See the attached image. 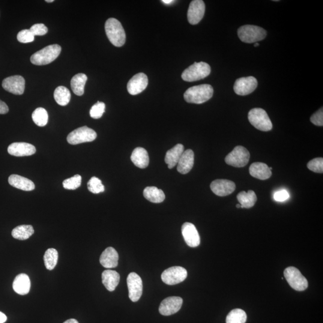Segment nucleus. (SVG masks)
Returning a JSON list of instances; mask_svg holds the SVG:
<instances>
[{"label": "nucleus", "instance_id": "f257e3e1", "mask_svg": "<svg viewBox=\"0 0 323 323\" xmlns=\"http://www.w3.org/2000/svg\"><path fill=\"white\" fill-rule=\"evenodd\" d=\"M214 89L208 84H203L188 88L184 94V98L188 103L200 104L210 100Z\"/></svg>", "mask_w": 323, "mask_h": 323}, {"label": "nucleus", "instance_id": "f03ea898", "mask_svg": "<svg viewBox=\"0 0 323 323\" xmlns=\"http://www.w3.org/2000/svg\"><path fill=\"white\" fill-rule=\"evenodd\" d=\"M108 38L114 46L122 47L126 41L125 31L122 25L115 18H109L105 24Z\"/></svg>", "mask_w": 323, "mask_h": 323}, {"label": "nucleus", "instance_id": "7ed1b4c3", "mask_svg": "<svg viewBox=\"0 0 323 323\" xmlns=\"http://www.w3.org/2000/svg\"><path fill=\"white\" fill-rule=\"evenodd\" d=\"M61 52V47L58 44H52L33 54L31 56L32 64L44 65L50 64L58 58Z\"/></svg>", "mask_w": 323, "mask_h": 323}, {"label": "nucleus", "instance_id": "20e7f679", "mask_svg": "<svg viewBox=\"0 0 323 323\" xmlns=\"http://www.w3.org/2000/svg\"><path fill=\"white\" fill-rule=\"evenodd\" d=\"M211 73V67L204 62H194L182 72L181 77L185 82H192L205 79Z\"/></svg>", "mask_w": 323, "mask_h": 323}, {"label": "nucleus", "instance_id": "39448f33", "mask_svg": "<svg viewBox=\"0 0 323 323\" xmlns=\"http://www.w3.org/2000/svg\"><path fill=\"white\" fill-rule=\"evenodd\" d=\"M267 35L266 30L261 27L246 25L242 26L238 30V37L246 43H257L266 37Z\"/></svg>", "mask_w": 323, "mask_h": 323}, {"label": "nucleus", "instance_id": "423d86ee", "mask_svg": "<svg viewBox=\"0 0 323 323\" xmlns=\"http://www.w3.org/2000/svg\"><path fill=\"white\" fill-rule=\"evenodd\" d=\"M248 121L254 128L260 131L267 132L272 129V124L267 113L260 108L251 109L248 115Z\"/></svg>", "mask_w": 323, "mask_h": 323}, {"label": "nucleus", "instance_id": "0eeeda50", "mask_svg": "<svg viewBox=\"0 0 323 323\" xmlns=\"http://www.w3.org/2000/svg\"><path fill=\"white\" fill-rule=\"evenodd\" d=\"M284 275L290 287L296 291H304L308 288V283L307 278L301 274L298 269L290 266L284 270Z\"/></svg>", "mask_w": 323, "mask_h": 323}, {"label": "nucleus", "instance_id": "6e6552de", "mask_svg": "<svg viewBox=\"0 0 323 323\" xmlns=\"http://www.w3.org/2000/svg\"><path fill=\"white\" fill-rule=\"evenodd\" d=\"M97 134L92 129L82 127L76 129L68 134L67 142L71 145H77L84 143L92 142L97 139Z\"/></svg>", "mask_w": 323, "mask_h": 323}, {"label": "nucleus", "instance_id": "1a4fd4ad", "mask_svg": "<svg viewBox=\"0 0 323 323\" xmlns=\"http://www.w3.org/2000/svg\"><path fill=\"white\" fill-rule=\"evenodd\" d=\"M250 157V153L247 149L243 146H238L226 156L225 162L229 165L242 167L247 165Z\"/></svg>", "mask_w": 323, "mask_h": 323}, {"label": "nucleus", "instance_id": "9d476101", "mask_svg": "<svg viewBox=\"0 0 323 323\" xmlns=\"http://www.w3.org/2000/svg\"><path fill=\"white\" fill-rule=\"evenodd\" d=\"M186 269L181 266H173L164 270L161 275V279L167 285H175L186 279Z\"/></svg>", "mask_w": 323, "mask_h": 323}, {"label": "nucleus", "instance_id": "9b49d317", "mask_svg": "<svg viewBox=\"0 0 323 323\" xmlns=\"http://www.w3.org/2000/svg\"><path fill=\"white\" fill-rule=\"evenodd\" d=\"M129 297L134 302L140 300L143 293V281L139 275L131 272L127 278Z\"/></svg>", "mask_w": 323, "mask_h": 323}, {"label": "nucleus", "instance_id": "f8f14e48", "mask_svg": "<svg viewBox=\"0 0 323 323\" xmlns=\"http://www.w3.org/2000/svg\"><path fill=\"white\" fill-rule=\"evenodd\" d=\"M257 85V79L253 76L239 78L236 80L233 90L238 95H247L255 91Z\"/></svg>", "mask_w": 323, "mask_h": 323}, {"label": "nucleus", "instance_id": "ddd939ff", "mask_svg": "<svg viewBox=\"0 0 323 323\" xmlns=\"http://www.w3.org/2000/svg\"><path fill=\"white\" fill-rule=\"evenodd\" d=\"M2 88L6 91L14 95H22L25 88V80L21 76H13L5 78L2 83Z\"/></svg>", "mask_w": 323, "mask_h": 323}, {"label": "nucleus", "instance_id": "4468645a", "mask_svg": "<svg viewBox=\"0 0 323 323\" xmlns=\"http://www.w3.org/2000/svg\"><path fill=\"white\" fill-rule=\"evenodd\" d=\"M182 302V299L177 296L167 298L162 301L159 311L162 316H171L178 312L181 309Z\"/></svg>", "mask_w": 323, "mask_h": 323}, {"label": "nucleus", "instance_id": "2eb2a0df", "mask_svg": "<svg viewBox=\"0 0 323 323\" xmlns=\"http://www.w3.org/2000/svg\"><path fill=\"white\" fill-rule=\"evenodd\" d=\"M205 11V5L202 0H193L190 3L187 11V19L191 25H196L202 19Z\"/></svg>", "mask_w": 323, "mask_h": 323}, {"label": "nucleus", "instance_id": "dca6fc26", "mask_svg": "<svg viewBox=\"0 0 323 323\" xmlns=\"http://www.w3.org/2000/svg\"><path fill=\"white\" fill-rule=\"evenodd\" d=\"M148 83V77L145 73H138L129 81L127 85L128 91L132 95L139 94L145 91Z\"/></svg>", "mask_w": 323, "mask_h": 323}, {"label": "nucleus", "instance_id": "f3484780", "mask_svg": "<svg viewBox=\"0 0 323 323\" xmlns=\"http://www.w3.org/2000/svg\"><path fill=\"white\" fill-rule=\"evenodd\" d=\"M210 188L212 192L216 195L226 196L235 191L236 185L229 179H218L211 182Z\"/></svg>", "mask_w": 323, "mask_h": 323}, {"label": "nucleus", "instance_id": "a211bd4d", "mask_svg": "<svg viewBox=\"0 0 323 323\" xmlns=\"http://www.w3.org/2000/svg\"><path fill=\"white\" fill-rule=\"evenodd\" d=\"M181 232L185 243L192 248L199 246L200 242L198 232L193 224L186 222L182 224Z\"/></svg>", "mask_w": 323, "mask_h": 323}, {"label": "nucleus", "instance_id": "6ab92c4d", "mask_svg": "<svg viewBox=\"0 0 323 323\" xmlns=\"http://www.w3.org/2000/svg\"><path fill=\"white\" fill-rule=\"evenodd\" d=\"M9 154L14 157H28L35 154L36 149L31 144L26 143H14L8 146Z\"/></svg>", "mask_w": 323, "mask_h": 323}, {"label": "nucleus", "instance_id": "aec40b11", "mask_svg": "<svg viewBox=\"0 0 323 323\" xmlns=\"http://www.w3.org/2000/svg\"><path fill=\"white\" fill-rule=\"evenodd\" d=\"M119 254L115 248L108 247L101 254L100 262L103 267L112 269L118 265Z\"/></svg>", "mask_w": 323, "mask_h": 323}, {"label": "nucleus", "instance_id": "412c9836", "mask_svg": "<svg viewBox=\"0 0 323 323\" xmlns=\"http://www.w3.org/2000/svg\"><path fill=\"white\" fill-rule=\"evenodd\" d=\"M194 155L193 151L188 149L184 151L177 163V170L182 174H186L193 168Z\"/></svg>", "mask_w": 323, "mask_h": 323}, {"label": "nucleus", "instance_id": "4be33fe9", "mask_svg": "<svg viewBox=\"0 0 323 323\" xmlns=\"http://www.w3.org/2000/svg\"><path fill=\"white\" fill-rule=\"evenodd\" d=\"M14 291L20 295H25L31 289V281L25 274H20L14 278L13 283Z\"/></svg>", "mask_w": 323, "mask_h": 323}, {"label": "nucleus", "instance_id": "5701e85b", "mask_svg": "<svg viewBox=\"0 0 323 323\" xmlns=\"http://www.w3.org/2000/svg\"><path fill=\"white\" fill-rule=\"evenodd\" d=\"M250 175L254 178L265 180L271 177L272 171L267 164L262 162H254L249 168Z\"/></svg>", "mask_w": 323, "mask_h": 323}, {"label": "nucleus", "instance_id": "b1692460", "mask_svg": "<svg viewBox=\"0 0 323 323\" xmlns=\"http://www.w3.org/2000/svg\"><path fill=\"white\" fill-rule=\"evenodd\" d=\"M8 183L11 186L23 191H32L35 188V184L31 180L16 174L9 176Z\"/></svg>", "mask_w": 323, "mask_h": 323}, {"label": "nucleus", "instance_id": "393cba45", "mask_svg": "<svg viewBox=\"0 0 323 323\" xmlns=\"http://www.w3.org/2000/svg\"><path fill=\"white\" fill-rule=\"evenodd\" d=\"M131 160L133 163L140 168H146L149 164V157L145 149L137 148L132 153Z\"/></svg>", "mask_w": 323, "mask_h": 323}, {"label": "nucleus", "instance_id": "a878e982", "mask_svg": "<svg viewBox=\"0 0 323 323\" xmlns=\"http://www.w3.org/2000/svg\"><path fill=\"white\" fill-rule=\"evenodd\" d=\"M184 146L181 144H178L166 152L164 161L168 165L169 169H172L177 164L182 153L184 152Z\"/></svg>", "mask_w": 323, "mask_h": 323}, {"label": "nucleus", "instance_id": "bb28decb", "mask_svg": "<svg viewBox=\"0 0 323 323\" xmlns=\"http://www.w3.org/2000/svg\"><path fill=\"white\" fill-rule=\"evenodd\" d=\"M120 275L115 271H104L102 274V282L109 292H113L118 286Z\"/></svg>", "mask_w": 323, "mask_h": 323}, {"label": "nucleus", "instance_id": "cd10ccee", "mask_svg": "<svg viewBox=\"0 0 323 323\" xmlns=\"http://www.w3.org/2000/svg\"><path fill=\"white\" fill-rule=\"evenodd\" d=\"M88 77L83 73L75 75L71 80V87L72 91L78 96H82L85 92V86Z\"/></svg>", "mask_w": 323, "mask_h": 323}, {"label": "nucleus", "instance_id": "c85d7f7f", "mask_svg": "<svg viewBox=\"0 0 323 323\" xmlns=\"http://www.w3.org/2000/svg\"><path fill=\"white\" fill-rule=\"evenodd\" d=\"M143 194L146 199L153 203H161L165 199V195H164L163 191L155 186L145 188L143 191Z\"/></svg>", "mask_w": 323, "mask_h": 323}, {"label": "nucleus", "instance_id": "c756f323", "mask_svg": "<svg viewBox=\"0 0 323 323\" xmlns=\"http://www.w3.org/2000/svg\"><path fill=\"white\" fill-rule=\"evenodd\" d=\"M237 199L240 203L241 208H250L255 205L257 196L253 190H248V192L241 191L237 195Z\"/></svg>", "mask_w": 323, "mask_h": 323}, {"label": "nucleus", "instance_id": "7c9ffc66", "mask_svg": "<svg viewBox=\"0 0 323 323\" xmlns=\"http://www.w3.org/2000/svg\"><path fill=\"white\" fill-rule=\"evenodd\" d=\"M34 233V228L31 225H20L15 227L12 230V236L19 240H26Z\"/></svg>", "mask_w": 323, "mask_h": 323}, {"label": "nucleus", "instance_id": "2f4dec72", "mask_svg": "<svg viewBox=\"0 0 323 323\" xmlns=\"http://www.w3.org/2000/svg\"><path fill=\"white\" fill-rule=\"evenodd\" d=\"M54 98L60 106H67L70 101V92L66 87L59 86L54 92Z\"/></svg>", "mask_w": 323, "mask_h": 323}, {"label": "nucleus", "instance_id": "473e14b6", "mask_svg": "<svg viewBox=\"0 0 323 323\" xmlns=\"http://www.w3.org/2000/svg\"><path fill=\"white\" fill-rule=\"evenodd\" d=\"M58 253L55 248H49L44 255V265L48 270H53L58 263Z\"/></svg>", "mask_w": 323, "mask_h": 323}, {"label": "nucleus", "instance_id": "72a5a7b5", "mask_svg": "<svg viewBox=\"0 0 323 323\" xmlns=\"http://www.w3.org/2000/svg\"><path fill=\"white\" fill-rule=\"evenodd\" d=\"M33 121L38 127H43L46 126L49 119V116L46 109L39 107L36 109L32 114Z\"/></svg>", "mask_w": 323, "mask_h": 323}, {"label": "nucleus", "instance_id": "f704fd0d", "mask_svg": "<svg viewBox=\"0 0 323 323\" xmlns=\"http://www.w3.org/2000/svg\"><path fill=\"white\" fill-rule=\"evenodd\" d=\"M247 319V314L244 310L235 309L227 316L226 322V323H245Z\"/></svg>", "mask_w": 323, "mask_h": 323}, {"label": "nucleus", "instance_id": "c9c22d12", "mask_svg": "<svg viewBox=\"0 0 323 323\" xmlns=\"http://www.w3.org/2000/svg\"><path fill=\"white\" fill-rule=\"evenodd\" d=\"M88 190L94 194H98L104 192V185L102 183L100 179L95 176H93L88 182Z\"/></svg>", "mask_w": 323, "mask_h": 323}, {"label": "nucleus", "instance_id": "e433bc0d", "mask_svg": "<svg viewBox=\"0 0 323 323\" xmlns=\"http://www.w3.org/2000/svg\"><path fill=\"white\" fill-rule=\"evenodd\" d=\"M82 183V176L80 175H75L72 177L65 179L63 181V187L65 189L76 190L80 186Z\"/></svg>", "mask_w": 323, "mask_h": 323}, {"label": "nucleus", "instance_id": "4c0bfd02", "mask_svg": "<svg viewBox=\"0 0 323 323\" xmlns=\"http://www.w3.org/2000/svg\"><path fill=\"white\" fill-rule=\"evenodd\" d=\"M106 109V105L103 102H97L90 110V116L92 118L100 119L103 116Z\"/></svg>", "mask_w": 323, "mask_h": 323}, {"label": "nucleus", "instance_id": "58836bf2", "mask_svg": "<svg viewBox=\"0 0 323 323\" xmlns=\"http://www.w3.org/2000/svg\"><path fill=\"white\" fill-rule=\"evenodd\" d=\"M308 168L316 173L323 172V159L318 158L314 159L308 163Z\"/></svg>", "mask_w": 323, "mask_h": 323}, {"label": "nucleus", "instance_id": "ea45409f", "mask_svg": "<svg viewBox=\"0 0 323 323\" xmlns=\"http://www.w3.org/2000/svg\"><path fill=\"white\" fill-rule=\"evenodd\" d=\"M34 37L29 29H23L17 35V40L22 43H31L34 40Z\"/></svg>", "mask_w": 323, "mask_h": 323}, {"label": "nucleus", "instance_id": "a19ab883", "mask_svg": "<svg viewBox=\"0 0 323 323\" xmlns=\"http://www.w3.org/2000/svg\"><path fill=\"white\" fill-rule=\"evenodd\" d=\"M34 36H42L46 35L48 31V29L43 23H37L32 25L29 29Z\"/></svg>", "mask_w": 323, "mask_h": 323}, {"label": "nucleus", "instance_id": "79ce46f5", "mask_svg": "<svg viewBox=\"0 0 323 323\" xmlns=\"http://www.w3.org/2000/svg\"><path fill=\"white\" fill-rule=\"evenodd\" d=\"M310 121L314 125L323 127V109L321 108L319 111L311 117Z\"/></svg>", "mask_w": 323, "mask_h": 323}, {"label": "nucleus", "instance_id": "37998d69", "mask_svg": "<svg viewBox=\"0 0 323 323\" xmlns=\"http://www.w3.org/2000/svg\"><path fill=\"white\" fill-rule=\"evenodd\" d=\"M274 199L277 201L283 202L289 199V194L286 190H282L277 191L274 194Z\"/></svg>", "mask_w": 323, "mask_h": 323}, {"label": "nucleus", "instance_id": "c03bdc74", "mask_svg": "<svg viewBox=\"0 0 323 323\" xmlns=\"http://www.w3.org/2000/svg\"><path fill=\"white\" fill-rule=\"evenodd\" d=\"M8 110L7 105L0 100V115H5L8 112Z\"/></svg>", "mask_w": 323, "mask_h": 323}, {"label": "nucleus", "instance_id": "a18cd8bd", "mask_svg": "<svg viewBox=\"0 0 323 323\" xmlns=\"http://www.w3.org/2000/svg\"><path fill=\"white\" fill-rule=\"evenodd\" d=\"M7 316L4 313L0 312V323H4L7 321Z\"/></svg>", "mask_w": 323, "mask_h": 323}, {"label": "nucleus", "instance_id": "49530a36", "mask_svg": "<svg viewBox=\"0 0 323 323\" xmlns=\"http://www.w3.org/2000/svg\"><path fill=\"white\" fill-rule=\"evenodd\" d=\"M64 323H79L76 320L70 319L67 320V321L65 322Z\"/></svg>", "mask_w": 323, "mask_h": 323}, {"label": "nucleus", "instance_id": "de8ad7c7", "mask_svg": "<svg viewBox=\"0 0 323 323\" xmlns=\"http://www.w3.org/2000/svg\"><path fill=\"white\" fill-rule=\"evenodd\" d=\"M162 1L164 3V4H170V3L172 2L173 1H172V0H163V1Z\"/></svg>", "mask_w": 323, "mask_h": 323}, {"label": "nucleus", "instance_id": "09e8293b", "mask_svg": "<svg viewBox=\"0 0 323 323\" xmlns=\"http://www.w3.org/2000/svg\"><path fill=\"white\" fill-rule=\"evenodd\" d=\"M53 0H46V2H53Z\"/></svg>", "mask_w": 323, "mask_h": 323}, {"label": "nucleus", "instance_id": "8fccbe9b", "mask_svg": "<svg viewBox=\"0 0 323 323\" xmlns=\"http://www.w3.org/2000/svg\"><path fill=\"white\" fill-rule=\"evenodd\" d=\"M259 46V43H255V44H254V47H257Z\"/></svg>", "mask_w": 323, "mask_h": 323}, {"label": "nucleus", "instance_id": "3c124183", "mask_svg": "<svg viewBox=\"0 0 323 323\" xmlns=\"http://www.w3.org/2000/svg\"><path fill=\"white\" fill-rule=\"evenodd\" d=\"M236 208H241V205H239V204L236 205Z\"/></svg>", "mask_w": 323, "mask_h": 323}]
</instances>
